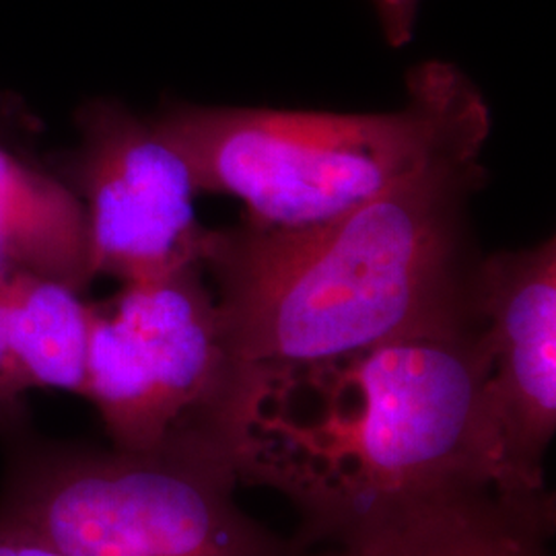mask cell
Returning a JSON list of instances; mask_svg holds the SVG:
<instances>
[{"instance_id":"7c38bea8","label":"cell","mask_w":556,"mask_h":556,"mask_svg":"<svg viewBox=\"0 0 556 556\" xmlns=\"http://www.w3.org/2000/svg\"><path fill=\"white\" fill-rule=\"evenodd\" d=\"M9 273V270H7ZM0 275V289H2V277ZM25 392V388L21 386L11 351H9V342H7V328H4V309H2V291H0V420L2 418H11L17 410V400Z\"/></svg>"},{"instance_id":"3957f363","label":"cell","mask_w":556,"mask_h":556,"mask_svg":"<svg viewBox=\"0 0 556 556\" xmlns=\"http://www.w3.org/2000/svg\"><path fill=\"white\" fill-rule=\"evenodd\" d=\"M404 108L381 114L174 105L153 119L199 192L239 199L248 225L301 229L357 208L435 161L482 153L491 114L450 62L406 77Z\"/></svg>"},{"instance_id":"5b68a950","label":"cell","mask_w":556,"mask_h":556,"mask_svg":"<svg viewBox=\"0 0 556 556\" xmlns=\"http://www.w3.org/2000/svg\"><path fill=\"white\" fill-rule=\"evenodd\" d=\"M236 376L202 264L126 282L91 305L85 397L114 447L151 452L178 439H213Z\"/></svg>"},{"instance_id":"4fadbf2b","label":"cell","mask_w":556,"mask_h":556,"mask_svg":"<svg viewBox=\"0 0 556 556\" xmlns=\"http://www.w3.org/2000/svg\"><path fill=\"white\" fill-rule=\"evenodd\" d=\"M0 556H64L38 534L0 519Z\"/></svg>"},{"instance_id":"9c48e42d","label":"cell","mask_w":556,"mask_h":556,"mask_svg":"<svg viewBox=\"0 0 556 556\" xmlns=\"http://www.w3.org/2000/svg\"><path fill=\"white\" fill-rule=\"evenodd\" d=\"M0 262L77 291L93 278L85 206L60 181L2 149Z\"/></svg>"},{"instance_id":"6da1fadb","label":"cell","mask_w":556,"mask_h":556,"mask_svg":"<svg viewBox=\"0 0 556 556\" xmlns=\"http://www.w3.org/2000/svg\"><path fill=\"white\" fill-rule=\"evenodd\" d=\"M486 376L478 318L307 367L238 365L215 439L239 484L293 505V538L312 548L427 501L519 493L501 468Z\"/></svg>"},{"instance_id":"52a82bcc","label":"cell","mask_w":556,"mask_h":556,"mask_svg":"<svg viewBox=\"0 0 556 556\" xmlns=\"http://www.w3.org/2000/svg\"><path fill=\"white\" fill-rule=\"evenodd\" d=\"M489 355L486 408L509 486L542 493L556 433V241L498 252L472 278Z\"/></svg>"},{"instance_id":"277c9868","label":"cell","mask_w":556,"mask_h":556,"mask_svg":"<svg viewBox=\"0 0 556 556\" xmlns=\"http://www.w3.org/2000/svg\"><path fill=\"white\" fill-rule=\"evenodd\" d=\"M238 486L213 439L151 452L38 445L15 459L0 519L64 556H303L239 505Z\"/></svg>"},{"instance_id":"7a4b0ae2","label":"cell","mask_w":556,"mask_h":556,"mask_svg":"<svg viewBox=\"0 0 556 556\" xmlns=\"http://www.w3.org/2000/svg\"><path fill=\"white\" fill-rule=\"evenodd\" d=\"M478 157H443L314 227L211 231L202 266L233 361L307 367L472 324L464 206L484 176Z\"/></svg>"},{"instance_id":"ba28073f","label":"cell","mask_w":556,"mask_h":556,"mask_svg":"<svg viewBox=\"0 0 556 556\" xmlns=\"http://www.w3.org/2000/svg\"><path fill=\"white\" fill-rule=\"evenodd\" d=\"M555 493L475 489L371 521L303 556H553Z\"/></svg>"},{"instance_id":"8992f818","label":"cell","mask_w":556,"mask_h":556,"mask_svg":"<svg viewBox=\"0 0 556 556\" xmlns=\"http://www.w3.org/2000/svg\"><path fill=\"white\" fill-rule=\"evenodd\" d=\"M77 178L87 200L91 268L126 282L202 264L211 229L194 213L192 172L155 122L116 101L79 112Z\"/></svg>"},{"instance_id":"8fae6325","label":"cell","mask_w":556,"mask_h":556,"mask_svg":"<svg viewBox=\"0 0 556 556\" xmlns=\"http://www.w3.org/2000/svg\"><path fill=\"white\" fill-rule=\"evenodd\" d=\"M376 11H378L381 31L386 36V41L392 48H402L406 46L413 31H415V21H417L418 2L420 0H371Z\"/></svg>"},{"instance_id":"30bf717a","label":"cell","mask_w":556,"mask_h":556,"mask_svg":"<svg viewBox=\"0 0 556 556\" xmlns=\"http://www.w3.org/2000/svg\"><path fill=\"white\" fill-rule=\"evenodd\" d=\"M0 291L7 342L25 392L46 388L85 396L91 303L60 280L17 268L2 277Z\"/></svg>"}]
</instances>
